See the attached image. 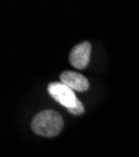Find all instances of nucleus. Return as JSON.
I'll return each instance as SVG.
<instances>
[{"label":"nucleus","mask_w":139,"mask_h":157,"mask_svg":"<svg viewBox=\"0 0 139 157\" xmlns=\"http://www.w3.org/2000/svg\"><path fill=\"white\" fill-rule=\"evenodd\" d=\"M63 118L60 114L52 109H45L38 113L31 122L33 131L43 137H54L63 129Z\"/></svg>","instance_id":"obj_1"},{"label":"nucleus","mask_w":139,"mask_h":157,"mask_svg":"<svg viewBox=\"0 0 139 157\" xmlns=\"http://www.w3.org/2000/svg\"><path fill=\"white\" fill-rule=\"evenodd\" d=\"M48 92L57 102H59L61 106L67 107L68 109L74 107L78 101V98L74 94V90L64 83H50L48 87Z\"/></svg>","instance_id":"obj_2"},{"label":"nucleus","mask_w":139,"mask_h":157,"mask_svg":"<svg viewBox=\"0 0 139 157\" xmlns=\"http://www.w3.org/2000/svg\"><path fill=\"white\" fill-rule=\"evenodd\" d=\"M90 49H92L90 43L88 42H83L78 45H75L70 52V57H69L73 67L78 69H84L88 65V63H89Z\"/></svg>","instance_id":"obj_3"},{"label":"nucleus","mask_w":139,"mask_h":157,"mask_svg":"<svg viewBox=\"0 0 139 157\" xmlns=\"http://www.w3.org/2000/svg\"><path fill=\"white\" fill-rule=\"evenodd\" d=\"M60 81L70 89L78 90V92H84L89 88V82L86 78L75 72H63L60 74Z\"/></svg>","instance_id":"obj_4"},{"label":"nucleus","mask_w":139,"mask_h":157,"mask_svg":"<svg viewBox=\"0 0 139 157\" xmlns=\"http://www.w3.org/2000/svg\"><path fill=\"white\" fill-rule=\"evenodd\" d=\"M70 113H73V114H82L83 112H84V107H83V104H82V102L78 99L77 101V103H75V106L74 107H71V108H69L68 109Z\"/></svg>","instance_id":"obj_5"}]
</instances>
